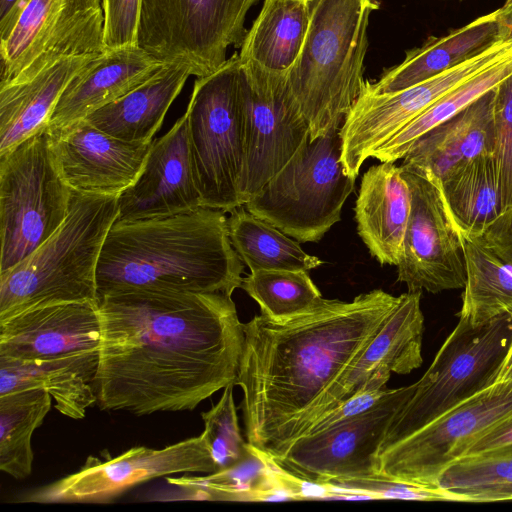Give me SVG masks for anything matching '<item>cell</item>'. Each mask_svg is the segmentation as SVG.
Returning a JSON list of instances; mask_svg holds the SVG:
<instances>
[{
    "mask_svg": "<svg viewBox=\"0 0 512 512\" xmlns=\"http://www.w3.org/2000/svg\"><path fill=\"white\" fill-rule=\"evenodd\" d=\"M165 64L139 46L105 51L69 82L48 121V131L54 133L121 98Z\"/></svg>",
    "mask_w": 512,
    "mask_h": 512,
    "instance_id": "cell-22",
    "label": "cell"
},
{
    "mask_svg": "<svg viewBox=\"0 0 512 512\" xmlns=\"http://www.w3.org/2000/svg\"><path fill=\"white\" fill-rule=\"evenodd\" d=\"M227 226L232 246L251 272L309 271L323 264L318 257L306 253L298 242L243 205L230 211Z\"/></svg>",
    "mask_w": 512,
    "mask_h": 512,
    "instance_id": "cell-31",
    "label": "cell"
},
{
    "mask_svg": "<svg viewBox=\"0 0 512 512\" xmlns=\"http://www.w3.org/2000/svg\"><path fill=\"white\" fill-rule=\"evenodd\" d=\"M200 207L184 114L153 140L139 176L118 196L116 221L167 217Z\"/></svg>",
    "mask_w": 512,
    "mask_h": 512,
    "instance_id": "cell-21",
    "label": "cell"
},
{
    "mask_svg": "<svg viewBox=\"0 0 512 512\" xmlns=\"http://www.w3.org/2000/svg\"><path fill=\"white\" fill-rule=\"evenodd\" d=\"M511 338V315L480 325L459 318L432 364L413 384L409 399L392 418L378 453L494 384Z\"/></svg>",
    "mask_w": 512,
    "mask_h": 512,
    "instance_id": "cell-8",
    "label": "cell"
},
{
    "mask_svg": "<svg viewBox=\"0 0 512 512\" xmlns=\"http://www.w3.org/2000/svg\"><path fill=\"white\" fill-rule=\"evenodd\" d=\"M217 471L201 433L160 449L137 446L105 460L89 456L78 471L34 490L22 501L104 503L155 478L176 474L206 475Z\"/></svg>",
    "mask_w": 512,
    "mask_h": 512,
    "instance_id": "cell-15",
    "label": "cell"
},
{
    "mask_svg": "<svg viewBox=\"0 0 512 512\" xmlns=\"http://www.w3.org/2000/svg\"><path fill=\"white\" fill-rule=\"evenodd\" d=\"M472 239L512 267V208L501 212L480 236Z\"/></svg>",
    "mask_w": 512,
    "mask_h": 512,
    "instance_id": "cell-41",
    "label": "cell"
},
{
    "mask_svg": "<svg viewBox=\"0 0 512 512\" xmlns=\"http://www.w3.org/2000/svg\"><path fill=\"white\" fill-rule=\"evenodd\" d=\"M241 64L247 103L246 161L240 188L244 205L289 161L310 130L287 73L253 61L241 60Z\"/></svg>",
    "mask_w": 512,
    "mask_h": 512,
    "instance_id": "cell-17",
    "label": "cell"
},
{
    "mask_svg": "<svg viewBox=\"0 0 512 512\" xmlns=\"http://www.w3.org/2000/svg\"><path fill=\"white\" fill-rule=\"evenodd\" d=\"M500 41L495 10L406 51L400 64L386 69L376 82L365 81L362 90L372 94L401 91L481 54Z\"/></svg>",
    "mask_w": 512,
    "mask_h": 512,
    "instance_id": "cell-25",
    "label": "cell"
},
{
    "mask_svg": "<svg viewBox=\"0 0 512 512\" xmlns=\"http://www.w3.org/2000/svg\"><path fill=\"white\" fill-rule=\"evenodd\" d=\"M499 37L502 41H512V2L497 10Z\"/></svg>",
    "mask_w": 512,
    "mask_h": 512,
    "instance_id": "cell-44",
    "label": "cell"
},
{
    "mask_svg": "<svg viewBox=\"0 0 512 512\" xmlns=\"http://www.w3.org/2000/svg\"><path fill=\"white\" fill-rule=\"evenodd\" d=\"M512 55V41H500L481 54L401 91L361 90L340 131L345 173L357 178L362 164L398 131L439 98Z\"/></svg>",
    "mask_w": 512,
    "mask_h": 512,
    "instance_id": "cell-13",
    "label": "cell"
},
{
    "mask_svg": "<svg viewBox=\"0 0 512 512\" xmlns=\"http://www.w3.org/2000/svg\"><path fill=\"white\" fill-rule=\"evenodd\" d=\"M309 21L308 0H265L245 35L240 59L287 73L301 52Z\"/></svg>",
    "mask_w": 512,
    "mask_h": 512,
    "instance_id": "cell-29",
    "label": "cell"
},
{
    "mask_svg": "<svg viewBox=\"0 0 512 512\" xmlns=\"http://www.w3.org/2000/svg\"><path fill=\"white\" fill-rule=\"evenodd\" d=\"M0 42V85L61 58L104 53L102 0H29Z\"/></svg>",
    "mask_w": 512,
    "mask_h": 512,
    "instance_id": "cell-12",
    "label": "cell"
},
{
    "mask_svg": "<svg viewBox=\"0 0 512 512\" xmlns=\"http://www.w3.org/2000/svg\"><path fill=\"white\" fill-rule=\"evenodd\" d=\"M259 0H142L138 46L165 63H184L197 77L227 60L229 46L241 47L245 19Z\"/></svg>",
    "mask_w": 512,
    "mask_h": 512,
    "instance_id": "cell-10",
    "label": "cell"
},
{
    "mask_svg": "<svg viewBox=\"0 0 512 512\" xmlns=\"http://www.w3.org/2000/svg\"><path fill=\"white\" fill-rule=\"evenodd\" d=\"M400 296L375 289L346 302L322 298L276 320L260 313L243 324L235 385L243 392L247 442L279 458L307 429L327 389L363 352Z\"/></svg>",
    "mask_w": 512,
    "mask_h": 512,
    "instance_id": "cell-2",
    "label": "cell"
},
{
    "mask_svg": "<svg viewBox=\"0 0 512 512\" xmlns=\"http://www.w3.org/2000/svg\"><path fill=\"white\" fill-rule=\"evenodd\" d=\"M190 155L202 207H239L246 161L247 103L238 54L197 77L185 112Z\"/></svg>",
    "mask_w": 512,
    "mask_h": 512,
    "instance_id": "cell-6",
    "label": "cell"
},
{
    "mask_svg": "<svg viewBox=\"0 0 512 512\" xmlns=\"http://www.w3.org/2000/svg\"><path fill=\"white\" fill-rule=\"evenodd\" d=\"M509 446H512V415L478 436L468 446L462 457L480 455Z\"/></svg>",
    "mask_w": 512,
    "mask_h": 512,
    "instance_id": "cell-42",
    "label": "cell"
},
{
    "mask_svg": "<svg viewBox=\"0 0 512 512\" xmlns=\"http://www.w3.org/2000/svg\"><path fill=\"white\" fill-rule=\"evenodd\" d=\"M339 129L314 140L308 134L245 208L297 242H318L341 220L355 186L342 163Z\"/></svg>",
    "mask_w": 512,
    "mask_h": 512,
    "instance_id": "cell-7",
    "label": "cell"
},
{
    "mask_svg": "<svg viewBox=\"0 0 512 512\" xmlns=\"http://www.w3.org/2000/svg\"><path fill=\"white\" fill-rule=\"evenodd\" d=\"M50 135L57 166L69 187L103 196H119L134 183L153 143L118 139L84 119Z\"/></svg>",
    "mask_w": 512,
    "mask_h": 512,
    "instance_id": "cell-20",
    "label": "cell"
},
{
    "mask_svg": "<svg viewBox=\"0 0 512 512\" xmlns=\"http://www.w3.org/2000/svg\"><path fill=\"white\" fill-rule=\"evenodd\" d=\"M512 74V55L485 69L439 98L425 111L377 148L371 158L380 162L403 159L425 133L448 121Z\"/></svg>",
    "mask_w": 512,
    "mask_h": 512,
    "instance_id": "cell-34",
    "label": "cell"
},
{
    "mask_svg": "<svg viewBox=\"0 0 512 512\" xmlns=\"http://www.w3.org/2000/svg\"><path fill=\"white\" fill-rule=\"evenodd\" d=\"M52 397L42 389L0 395V469L15 479L32 472V435L51 409Z\"/></svg>",
    "mask_w": 512,
    "mask_h": 512,
    "instance_id": "cell-33",
    "label": "cell"
},
{
    "mask_svg": "<svg viewBox=\"0 0 512 512\" xmlns=\"http://www.w3.org/2000/svg\"><path fill=\"white\" fill-rule=\"evenodd\" d=\"M494 96L493 88L425 133L410 147L401 165L426 170L442 181L465 162L494 154Z\"/></svg>",
    "mask_w": 512,
    "mask_h": 512,
    "instance_id": "cell-24",
    "label": "cell"
},
{
    "mask_svg": "<svg viewBox=\"0 0 512 512\" xmlns=\"http://www.w3.org/2000/svg\"><path fill=\"white\" fill-rule=\"evenodd\" d=\"M142 0H102L106 50L138 46Z\"/></svg>",
    "mask_w": 512,
    "mask_h": 512,
    "instance_id": "cell-39",
    "label": "cell"
},
{
    "mask_svg": "<svg viewBox=\"0 0 512 512\" xmlns=\"http://www.w3.org/2000/svg\"><path fill=\"white\" fill-rule=\"evenodd\" d=\"M512 500V483L486 490L477 495L473 502Z\"/></svg>",
    "mask_w": 512,
    "mask_h": 512,
    "instance_id": "cell-45",
    "label": "cell"
},
{
    "mask_svg": "<svg viewBox=\"0 0 512 512\" xmlns=\"http://www.w3.org/2000/svg\"><path fill=\"white\" fill-rule=\"evenodd\" d=\"M100 54L61 58L25 81L0 85V155L47 126L69 82Z\"/></svg>",
    "mask_w": 512,
    "mask_h": 512,
    "instance_id": "cell-26",
    "label": "cell"
},
{
    "mask_svg": "<svg viewBox=\"0 0 512 512\" xmlns=\"http://www.w3.org/2000/svg\"><path fill=\"white\" fill-rule=\"evenodd\" d=\"M494 91V158L503 212L512 208V74L502 80Z\"/></svg>",
    "mask_w": 512,
    "mask_h": 512,
    "instance_id": "cell-38",
    "label": "cell"
},
{
    "mask_svg": "<svg viewBox=\"0 0 512 512\" xmlns=\"http://www.w3.org/2000/svg\"><path fill=\"white\" fill-rule=\"evenodd\" d=\"M118 215V196L73 191L60 227L32 253L0 272V322L46 305L97 301L96 272Z\"/></svg>",
    "mask_w": 512,
    "mask_h": 512,
    "instance_id": "cell-4",
    "label": "cell"
},
{
    "mask_svg": "<svg viewBox=\"0 0 512 512\" xmlns=\"http://www.w3.org/2000/svg\"><path fill=\"white\" fill-rule=\"evenodd\" d=\"M310 21L301 52L287 72L310 139L339 128L363 84L373 0H308Z\"/></svg>",
    "mask_w": 512,
    "mask_h": 512,
    "instance_id": "cell-5",
    "label": "cell"
},
{
    "mask_svg": "<svg viewBox=\"0 0 512 512\" xmlns=\"http://www.w3.org/2000/svg\"><path fill=\"white\" fill-rule=\"evenodd\" d=\"M413 392V384L389 389L370 410L295 440L279 458L285 471L308 482L335 484L380 479L376 456L386 430Z\"/></svg>",
    "mask_w": 512,
    "mask_h": 512,
    "instance_id": "cell-16",
    "label": "cell"
},
{
    "mask_svg": "<svg viewBox=\"0 0 512 512\" xmlns=\"http://www.w3.org/2000/svg\"><path fill=\"white\" fill-rule=\"evenodd\" d=\"M444 197L463 236H480L501 212L494 154L477 156L441 181Z\"/></svg>",
    "mask_w": 512,
    "mask_h": 512,
    "instance_id": "cell-30",
    "label": "cell"
},
{
    "mask_svg": "<svg viewBox=\"0 0 512 512\" xmlns=\"http://www.w3.org/2000/svg\"><path fill=\"white\" fill-rule=\"evenodd\" d=\"M388 391L389 389L382 388L367 390L353 395L332 410L315 419L302 436L321 432L333 425L370 410L385 397Z\"/></svg>",
    "mask_w": 512,
    "mask_h": 512,
    "instance_id": "cell-40",
    "label": "cell"
},
{
    "mask_svg": "<svg viewBox=\"0 0 512 512\" xmlns=\"http://www.w3.org/2000/svg\"><path fill=\"white\" fill-rule=\"evenodd\" d=\"M512 483V446L464 456L440 474L436 486L456 502H473L480 493Z\"/></svg>",
    "mask_w": 512,
    "mask_h": 512,
    "instance_id": "cell-36",
    "label": "cell"
},
{
    "mask_svg": "<svg viewBox=\"0 0 512 512\" xmlns=\"http://www.w3.org/2000/svg\"><path fill=\"white\" fill-rule=\"evenodd\" d=\"M512 382V338L510 340L506 355L497 373L495 383Z\"/></svg>",
    "mask_w": 512,
    "mask_h": 512,
    "instance_id": "cell-46",
    "label": "cell"
},
{
    "mask_svg": "<svg viewBox=\"0 0 512 512\" xmlns=\"http://www.w3.org/2000/svg\"><path fill=\"white\" fill-rule=\"evenodd\" d=\"M29 0H0V38L5 37Z\"/></svg>",
    "mask_w": 512,
    "mask_h": 512,
    "instance_id": "cell-43",
    "label": "cell"
},
{
    "mask_svg": "<svg viewBox=\"0 0 512 512\" xmlns=\"http://www.w3.org/2000/svg\"><path fill=\"white\" fill-rule=\"evenodd\" d=\"M242 273L222 210L200 207L167 217L115 221L97 265V299L135 289L232 296L241 287Z\"/></svg>",
    "mask_w": 512,
    "mask_h": 512,
    "instance_id": "cell-3",
    "label": "cell"
},
{
    "mask_svg": "<svg viewBox=\"0 0 512 512\" xmlns=\"http://www.w3.org/2000/svg\"><path fill=\"white\" fill-rule=\"evenodd\" d=\"M410 211V188L400 166L381 162L364 173L355 203L357 232L381 264L398 265Z\"/></svg>",
    "mask_w": 512,
    "mask_h": 512,
    "instance_id": "cell-23",
    "label": "cell"
},
{
    "mask_svg": "<svg viewBox=\"0 0 512 512\" xmlns=\"http://www.w3.org/2000/svg\"><path fill=\"white\" fill-rule=\"evenodd\" d=\"M72 195L47 126L0 155V272L21 262L60 227Z\"/></svg>",
    "mask_w": 512,
    "mask_h": 512,
    "instance_id": "cell-9",
    "label": "cell"
},
{
    "mask_svg": "<svg viewBox=\"0 0 512 512\" xmlns=\"http://www.w3.org/2000/svg\"><path fill=\"white\" fill-rule=\"evenodd\" d=\"M98 367L73 360L15 361L0 358V395L42 389L56 410L78 420L97 402L94 386Z\"/></svg>",
    "mask_w": 512,
    "mask_h": 512,
    "instance_id": "cell-28",
    "label": "cell"
},
{
    "mask_svg": "<svg viewBox=\"0 0 512 512\" xmlns=\"http://www.w3.org/2000/svg\"><path fill=\"white\" fill-rule=\"evenodd\" d=\"M511 2H512V0H506V2L504 4H509Z\"/></svg>",
    "mask_w": 512,
    "mask_h": 512,
    "instance_id": "cell-47",
    "label": "cell"
},
{
    "mask_svg": "<svg viewBox=\"0 0 512 512\" xmlns=\"http://www.w3.org/2000/svg\"><path fill=\"white\" fill-rule=\"evenodd\" d=\"M241 288L276 320L302 314L323 297L304 270H258L243 278Z\"/></svg>",
    "mask_w": 512,
    "mask_h": 512,
    "instance_id": "cell-35",
    "label": "cell"
},
{
    "mask_svg": "<svg viewBox=\"0 0 512 512\" xmlns=\"http://www.w3.org/2000/svg\"><path fill=\"white\" fill-rule=\"evenodd\" d=\"M421 294L422 291H408L400 295L382 328L324 393L308 427L353 395L384 388L391 373L408 374L422 364Z\"/></svg>",
    "mask_w": 512,
    "mask_h": 512,
    "instance_id": "cell-19",
    "label": "cell"
},
{
    "mask_svg": "<svg viewBox=\"0 0 512 512\" xmlns=\"http://www.w3.org/2000/svg\"><path fill=\"white\" fill-rule=\"evenodd\" d=\"M411 211L397 265L408 291L439 293L466 281L463 236L446 203L441 181L426 170L401 165Z\"/></svg>",
    "mask_w": 512,
    "mask_h": 512,
    "instance_id": "cell-14",
    "label": "cell"
},
{
    "mask_svg": "<svg viewBox=\"0 0 512 512\" xmlns=\"http://www.w3.org/2000/svg\"><path fill=\"white\" fill-rule=\"evenodd\" d=\"M100 338L96 302L46 305L0 322V358L73 360L98 367Z\"/></svg>",
    "mask_w": 512,
    "mask_h": 512,
    "instance_id": "cell-18",
    "label": "cell"
},
{
    "mask_svg": "<svg viewBox=\"0 0 512 512\" xmlns=\"http://www.w3.org/2000/svg\"><path fill=\"white\" fill-rule=\"evenodd\" d=\"M190 75L187 64L166 63L149 80L83 119L118 139L151 142Z\"/></svg>",
    "mask_w": 512,
    "mask_h": 512,
    "instance_id": "cell-27",
    "label": "cell"
},
{
    "mask_svg": "<svg viewBox=\"0 0 512 512\" xmlns=\"http://www.w3.org/2000/svg\"><path fill=\"white\" fill-rule=\"evenodd\" d=\"M512 415V382L476 393L376 456L380 479L437 487L446 467L486 430Z\"/></svg>",
    "mask_w": 512,
    "mask_h": 512,
    "instance_id": "cell-11",
    "label": "cell"
},
{
    "mask_svg": "<svg viewBox=\"0 0 512 512\" xmlns=\"http://www.w3.org/2000/svg\"><path fill=\"white\" fill-rule=\"evenodd\" d=\"M234 385L226 386L219 401L202 413V434L218 471L234 467L250 456L249 443L244 441L238 424Z\"/></svg>",
    "mask_w": 512,
    "mask_h": 512,
    "instance_id": "cell-37",
    "label": "cell"
},
{
    "mask_svg": "<svg viewBox=\"0 0 512 512\" xmlns=\"http://www.w3.org/2000/svg\"><path fill=\"white\" fill-rule=\"evenodd\" d=\"M96 305L101 410L192 411L235 384L244 334L231 296L135 289L100 296Z\"/></svg>",
    "mask_w": 512,
    "mask_h": 512,
    "instance_id": "cell-1",
    "label": "cell"
},
{
    "mask_svg": "<svg viewBox=\"0 0 512 512\" xmlns=\"http://www.w3.org/2000/svg\"><path fill=\"white\" fill-rule=\"evenodd\" d=\"M463 255L466 281L459 318L480 325L503 315L512 316V267L466 236Z\"/></svg>",
    "mask_w": 512,
    "mask_h": 512,
    "instance_id": "cell-32",
    "label": "cell"
}]
</instances>
